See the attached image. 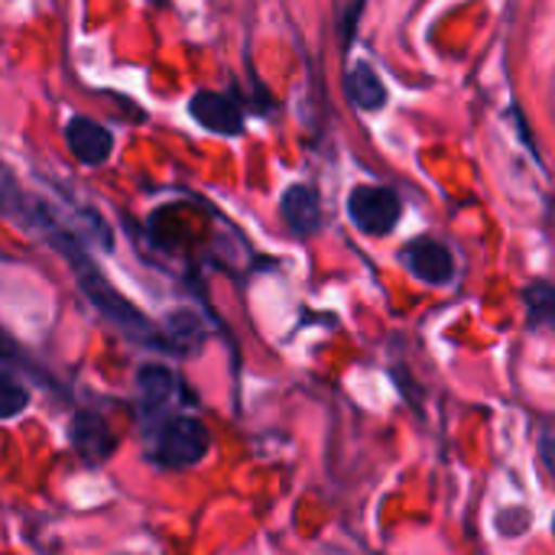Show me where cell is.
Instances as JSON below:
<instances>
[{
	"label": "cell",
	"instance_id": "cell-1",
	"mask_svg": "<svg viewBox=\"0 0 555 555\" xmlns=\"http://www.w3.org/2000/svg\"><path fill=\"white\" fill-rule=\"evenodd\" d=\"M211 449V436L202 420L195 416H172L163 420L153 439V462L169 472H182L198 465Z\"/></svg>",
	"mask_w": 555,
	"mask_h": 555
},
{
	"label": "cell",
	"instance_id": "cell-2",
	"mask_svg": "<svg viewBox=\"0 0 555 555\" xmlns=\"http://www.w3.org/2000/svg\"><path fill=\"white\" fill-rule=\"evenodd\" d=\"M403 211V202L387 185H354L348 192V218L358 224V231L371 237H384L397 228Z\"/></svg>",
	"mask_w": 555,
	"mask_h": 555
},
{
	"label": "cell",
	"instance_id": "cell-3",
	"mask_svg": "<svg viewBox=\"0 0 555 555\" xmlns=\"http://www.w3.org/2000/svg\"><path fill=\"white\" fill-rule=\"evenodd\" d=\"M400 263L423 283L429 286H446L455 276V260L452 250L433 237H416L400 250Z\"/></svg>",
	"mask_w": 555,
	"mask_h": 555
},
{
	"label": "cell",
	"instance_id": "cell-4",
	"mask_svg": "<svg viewBox=\"0 0 555 555\" xmlns=\"http://www.w3.org/2000/svg\"><path fill=\"white\" fill-rule=\"evenodd\" d=\"M189 114L208 133H218V137H237V133H244V111L228 94L195 91L192 101H189Z\"/></svg>",
	"mask_w": 555,
	"mask_h": 555
},
{
	"label": "cell",
	"instance_id": "cell-5",
	"mask_svg": "<svg viewBox=\"0 0 555 555\" xmlns=\"http://www.w3.org/2000/svg\"><path fill=\"white\" fill-rule=\"evenodd\" d=\"M68 439L75 446V452L88 462V465H101L114 455L117 449V436L111 433L107 420L91 413V410H81L72 416V426H68Z\"/></svg>",
	"mask_w": 555,
	"mask_h": 555
},
{
	"label": "cell",
	"instance_id": "cell-6",
	"mask_svg": "<svg viewBox=\"0 0 555 555\" xmlns=\"http://www.w3.org/2000/svg\"><path fill=\"white\" fill-rule=\"evenodd\" d=\"M65 143H68V153L85 163V166H101L111 159V150H114V137L107 127H101L98 120L91 117H68L65 124Z\"/></svg>",
	"mask_w": 555,
	"mask_h": 555
},
{
	"label": "cell",
	"instance_id": "cell-7",
	"mask_svg": "<svg viewBox=\"0 0 555 555\" xmlns=\"http://www.w3.org/2000/svg\"><path fill=\"white\" fill-rule=\"evenodd\" d=\"M280 211L296 237H312L322 231V202L312 185H289L280 198Z\"/></svg>",
	"mask_w": 555,
	"mask_h": 555
},
{
	"label": "cell",
	"instance_id": "cell-8",
	"mask_svg": "<svg viewBox=\"0 0 555 555\" xmlns=\"http://www.w3.org/2000/svg\"><path fill=\"white\" fill-rule=\"evenodd\" d=\"M345 94L351 98V104L354 107H361V111H380V107H387V85H384V78L374 72V65L371 62H354L348 72H345Z\"/></svg>",
	"mask_w": 555,
	"mask_h": 555
},
{
	"label": "cell",
	"instance_id": "cell-9",
	"mask_svg": "<svg viewBox=\"0 0 555 555\" xmlns=\"http://www.w3.org/2000/svg\"><path fill=\"white\" fill-rule=\"evenodd\" d=\"M137 390H140V406L146 416L166 410V403H172V393H176V380L172 374L163 367V364H146L140 367L137 374Z\"/></svg>",
	"mask_w": 555,
	"mask_h": 555
},
{
	"label": "cell",
	"instance_id": "cell-10",
	"mask_svg": "<svg viewBox=\"0 0 555 555\" xmlns=\"http://www.w3.org/2000/svg\"><path fill=\"white\" fill-rule=\"evenodd\" d=\"M524 302H527V315H530V328H543L553 322L555 312V293L546 280H537L527 286L524 293Z\"/></svg>",
	"mask_w": 555,
	"mask_h": 555
},
{
	"label": "cell",
	"instance_id": "cell-11",
	"mask_svg": "<svg viewBox=\"0 0 555 555\" xmlns=\"http://www.w3.org/2000/svg\"><path fill=\"white\" fill-rule=\"evenodd\" d=\"M29 406V390L7 371H0V420H16Z\"/></svg>",
	"mask_w": 555,
	"mask_h": 555
},
{
	"label": "cell",
	"instance_id": "cell-12",
	"mask_svg": "<svg viewBox=\"0 0 555 555\" xmlns=\"http://www.w3.org/2000/svg\"><path fill=\"white\" fill-rule=\"evenodd\" d=\"M166 328H169V341L176 345V351H185V348H192V341L195 345L202 341V325L192 312H176Z\"/></svg>",
	"mask_w": 555,
	"mask_h": 555
},
{
	"label": "cell",
	"instance_id": "cell-13",
	"mask_svg": "<svg viewBox=\"0 0 555 555\" xmlns=\"http://www.w3.org/2000/svg\"><path fill=\"white\" fill-rule=\"evenodd\" d=\"M540 459H543L546 472L553 475V433H550V429H543V439H540Z\"/></svg>",
	"mask_w": 555,
	"mask_h": 555
}]
</instances>
